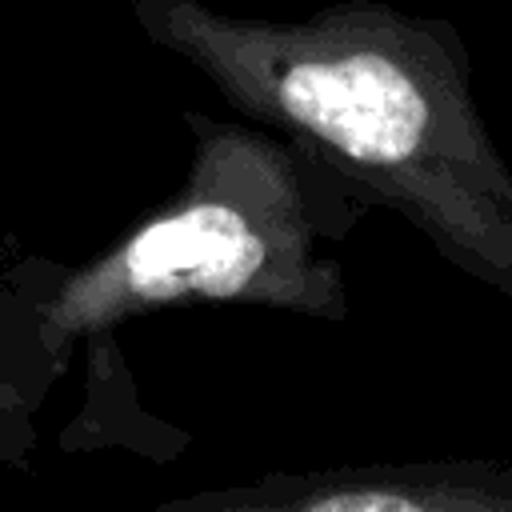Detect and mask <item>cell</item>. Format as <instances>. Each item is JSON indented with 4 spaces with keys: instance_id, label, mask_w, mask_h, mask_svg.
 <instances>
[{
    "instance_id": "cell-5",
    "label": "cell",
    "mask_w": 512,
    "mask_h": 512,
    "mask_svg": "<svg viewBox=\"0 0 512 512\" xmlns=\"http://www.w3.org/2000/svg\"><path fill=\"white\" fill-rule=\"evenodd\" d=\"M508 4H512V0H508Z\"/></svg>"
},
{
    "instance_id": "cell-2",
    "label": "cell",
    "mask_w": 512,
    "mask_h": 512,
    "mask_svg": "<svg viewBox=\"0 0 512 512\" xmlns=\"http://www.w3.org/2000/svg\"><path fill=\"white\" fill-rule=\"evenodd\" d=\"M192 164L172 200L116 244L64 264L48 340L72 360L84 336L176 304H248L344 320L348 284L332 252L368 208L308 140L268 124L184 112Z\"/></svg>"
},
{
    "instance_id": "cell-1",
    "label": "cell",
    "mask_w": 512,
    "mask_h": 512,
    "mask_svg": "<svg viewBox=\"0 0 512 512\" xmlns=\"http://www.w3.org/2000/svg\"><path fill=\"white\" fill-rule=\"evenodd\" d=\"M128 12L236 112L308 140L368 208L400 212L452 268L512 304V168L448 20L380 0H340L304 20L232 16L204 0H128Z\"/></svg>"
},
{
    "instance_id": "cell-3",
    "label": "cell",
    "mask_w": 512,
    "mask_h": 512,
    "mask_svg": "<svg viewBox=\"0 0 512 512\" xmlns=\"http://www.w3.org/2000/svg\"><path fill=\"white\" fill-rule=\"evenodd\" d=\"M164 512H512V468L496 460H412L268 472L160 504Z\"/></svg>"
},
{
    "instance_id": "cell-4",
    "label": "cell",
    "mask_w": 512,
    "mask_h": 512,
    "mask_svg": "<svg viewBox=\"0 0 512 512\" xmlns=\"http://www.w3.org/2000/svg\"><path fill=\"white\" fill-rule=\"evenodd\" d=\"M60 272V260L24 252L0 228V468H32L40 412L68 372V356L48 340Z\"/></svg>"
}]
</instances>
